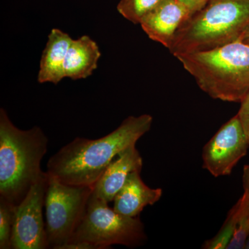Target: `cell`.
<instances>
[{
  "instance_id": "5bb4252c",
  "label": "cell",
  "mask_w": 249,
  "mask_h": 249,
  "mask_svg": "<svg viewBox=\"0 0 249 249\" xmlns=\"http://www.w3.org/2000/svg\"><path fill=\"white\" fill-rule=\"evenodd\" d=\"M240 200H238L229 211L224 224L217 235L213 238L206 240L203 244L202 249H227L235 232L240 211Z\"/></svg>"
},
{
  "instance_id": "ac0fdd59",
  "label": "cell",
  "mask_w": 249,
  "mask_h": 249,
  "mask_svg": "<svg viewBox=\"0 0 249 249\" xmlns=\"http://www.w3.org/2000/svg\"><path fill=\"white\" fill-rule=\"evenodd\" d=\"M237 115L249 142V92L241 102L240 109Z\"/></svg>"
},
{
  "instance_id": "4fadbf2b",
  "label": "cell",
  "mask_w": 249,
  "mask_h": 249,
  "mask_svg": "<svg viewBox=\"0 0 249 249\" xmlns=\"http://www.w3.org/2000/svg\"><path fill=\"white\" fill-rule=\"evenodd\" d=\"M101 55L97 44L89 36L72 40L64 65L65 78L73 80L88 78L97 69Z\"/></svg>"
},
{
  "instance_id": "5b68a950",
  "label": "cell",
  "mask_w": 249,
  "mask_h": 249,
  "mask_svg": "<svg viewBox=\"0 0 249 249\" xmlns=\"http://www.w3.org/2000/svg\"><path fill=\"white\" fill-rule=\"evenodd\" d=\"M146 240L144 224L139 216L118 213L108 203L91 194L84 215L68 242H87L98 249H107L116 245L135 248Z\"/></svg>"
},
{
  "instance_id": "d6986e66",
  "label": "cell",
  "mask_w": 249,
  "mask_h": 249,
  "mask_svg": "<svg viewBox=\"0 0 249 249\" xmlns=\"http://www.w3.org/2000/svg\"><path fill=\"white\" fill-rule=\"evenodd\" d=\"M191 13L192 16L204 9L209 0H177Z\"/></svg>"
},
{
  "instance_id": "603a6c76",
  "label": "cell",
  "mask_w": 249,
  "mask_h": 249,
  "mask_svg": "<svg viewBox=\"0 0 249 249\" xmlns=\"http://www.w3.org/2000/svg\"><path fill=\"white\" fill-rule=\"evenodd\" d=\"M245 249H249V238L247 239V242H246Z\"/></svg>"
},
{
  "instance_id": "277c9868",
  "label": "cell",
  "mask_w": 249,
  "mask_h": 249,
  "mask_svg": "<svg viewBox=\"0 0 249 249\" xmlns=\"http://www.w3.org/2000/svg\"><path fill=\"white\" fill-rule=\"evenodd\" d=\"M249 29V0H209L178 29L169 51L175 57L240 40Z\"/></svg>"
},
{
  "instance_id": "ba28073f",
  "label": "cell",
  "mask_w": 249,
  "mask_h": 249,
  "mask_svg": "<svg viewBox=\"0 0 249 249\" xmlns=\"http://www.w3.org/2000/svg\"><path fill=\"white\" fill-rule=\"evenodd\" d=\"M249 142L239 116L223 124L202 150V167L214 178L229 176L247 155Z\"/></svg>"
},
{
  "instance_id": "e0dca14e",
  "label": "cell",
  "mask_w": 249,
  "mask_h": 249,
  "mask_svg": "<svg viewBox=\"0 0 249 249\" xmlns=\"http://www.w3.org/2000/svg\"><path fill=\"white\" fill-rule=\"evenodd\" d=\"M16 206L0 196V249H12L11 238Z\"/></svg>"
},
{
  "instance_id": "30bf717a",
  "label": "cell",
  "mask_w": 249,
  "mask_h": 249,
  "mask_svg": "<svg viewBox=\"0 0 249 249\" xmlns=\"http://www.w3.org/2000/svg\"><path fill=\"white\" fill-rule=\"evenodd\" d=\"M142 158L136 145L128 147L117 156L95 184L93 196L109 203L114 201L124 186L129 174L142 170Z\"/></svg>"
},
{
  "instance_id": "ffe728a7",
  "label": "cell",
  "mask_w": 249,
  "mask_h": 249,
  "mask_svg": "<svg viewBox=\"0 0 249 249\" xmlns=\"http://www.w3.org/2000/svg\"><path fill=\"white\" fill-rule=\"evenodd\" d=\"M59 249H98L93 244L87 242H67Z\"/></svg>"
},
{
  "instance_id": "7a4b0ae2",
  "label": "cell",
  "mask_w": 249,
  "mask_h": 249,
  "mask_svg": "<svg viewBox=\"0 0 249 249\" xmlns=\"http://www.w3.org/2000/svg\"><path fill=\"white\" fill-rule=\"evenodd\" d=\"M48 137L40 127L18 128L0 109V196L18 206L43 175Z\"/></svg>"
},
{
  "instance_id": "3957f363",
  "label": "cell",
  "mask_w": 249,
  "mask_h": 249,
  "mask_svg": "<svg viewBox=\"0 0 249 249\" xmlns=\"http://www.w3.org/2000/svg\"><path fill=\"white\" fill-rule=\"evenodd\" d=\"M176 58L213 99L241 103L249 92V45L241 40Z\"/></svg>"
},
{
  "instance_id": "7c38bea8",
  "label": "cell",
  "mask_w": 249,
  "mask_h": 249,
  "mask_svg": "<svg viewBox=\"0 0 249 249\" xmlns=\"http://www.w3.org/2000/svg\"><path fill=\"white\" fill-rule=\"evenodd\" d=\"M73 39L67 33L53 29L41 58L37 81L40 83L58 84L63 78L64 65Z\"/></svg>"
},
{
  "instance_id": "7402d4cb",
  "label": "cell",
  "mask_w": 249,
  "mask_h": 249,
  "mask_svg": "<svg viewBox=\"0 0 249 249\" xmlns=\"http://www.w3.org/2000/svg\"><path fill=\"white\" fill-rule=\"evenodd\" d=\"M240 40L245 42V43L247 44V45H249V29L244 34L243 36L241 37Z\"/></svg>"
},
{
  "instance_id": "44dd1931",
  "label": "cell",
  "mask_w": 249,
  "mask_h": 249,
  "mask_svg": "<svg viewBox=\"0 0 249 249\" xmlns=\"http://www.w3.org/2000/svg\"><path fill=\"white\" fill-rule=\"evenodd\" d=\"M242 181L244 192L247 193L249 196V164L245 165L244 166Z\"/></svg>"
},
{
  "instance_id": "6da1fadb",
  "label": "cell",
  "mask_w": 249,
  "mask_h": 249,
  "mask_svg": "<svg viewBox=\"0 0 249 249\" xmlns=\"http://www.w3.org/2000/svg\"><path fill=\"white\" fill-rule=\"evenodd\" d=\"M150 114L129 116L116 129L98 139L76 137L52 156L47 173L70 186H94L119 154L151 129Z\"/></svg>"
},
{
  "instance_id": "8fae6325",
  "label": "cell",
  "mask_w": 249,
  "mask_h": 249,
  "mask_svg": "<svg viewBox=\"0 0 249 249\" xmlns=\"http://www.w3.org/2000/svg\"><path fill=\"white\" fill-rule=\"evenodd\" d=\"M142 170L129 174L124 186L114 199V209L127 217H138L144 208L158 202L163 195L161 188L147 186L141 177Z\"/></svg>"
},
{
  "instance_id": "9a60e30c",
  "label": "cell",
  "mask_w": 249,
  "mask_h": 249,
  "mask_svg": "<svg viewBox=\"0 0 249 249\" xmlns=\"http://www.w3.org/2000/svg\"><path fill=\"white\" fill-rule=\"evenodd\" d=\"M162 0H120L119 14L129 22L140 24L142 19L157 7Z\"/></svg>"
},
{
  "instance_id": "52a82bcc",
  "label": "cell",
  "mask_w": 249,
  "mask_h": 249,
  "mask_svg": "<svg viewBox=\"0 0 249 249\" xmlns=\"http://www.w3.org/2000/svg\"><path fill=\"white\" fill-rule=\"evenodd\" d=\"M47 186L48 175L45 172L16 206L11 238L13 249H49L42 214Z\"/></svg>"
},
{
  "instance_id": "9c48e42d",
  "label": "cell",
  "mask_w": 249,
  "mask_h": 249,
  "mask_svg": "<svg viewBox=\"0 0 249 249\" xmlns=\"http://www.w3.org/2000/svg\"><path fill=\"white\" fill-rule=\"evenodd\" d=\"M191 13L177 0H162L141 22V27L155 42L169 49L181 26Z\"/></svg>"
},
{
  "instance_id": "2e32d148",
  "label": "cell",
  "mask_w": 249,
  "mask_h": 249,
  "mask_svg": "<svg viewBox=\"0 0 249 249\" xmlns=\"http://www.w3.org/2000/svg\"><path fill=\"white\" fill-rule=\"evenodd\" d=\"M240 205L238 219L235 232L227 249H245L249 237V196L244 192L240 198Z\"/></svg>"
},
{
  "instance_id": "8992f818",
  "label": "cell",
  "mask_w": 249,
  "mask_h": 249,
  "mask_svg": "<svg viewBox=\"0 0 249 249\" xmlns=\"http://www.w3.org/2000/svg\"><path fill=\"white\" fill-rule=\"evenodd\" d=\"M93 188L65 184L48 175L45 207L49 248L59 249L71 240L84 215Z\"/></svg>"
}]
</instances>
